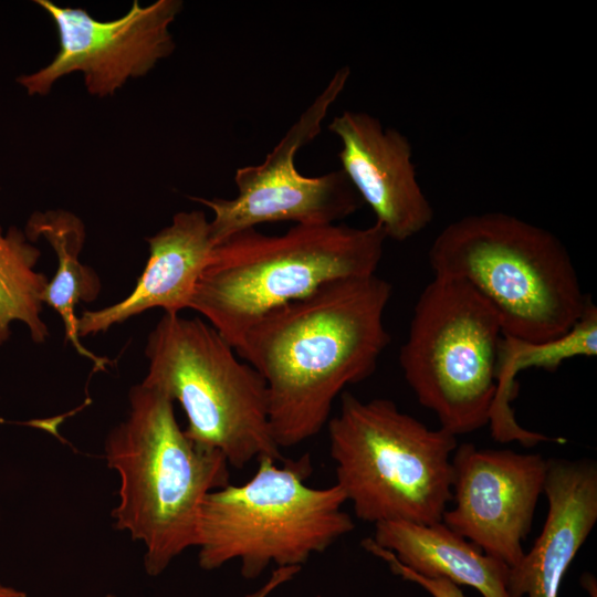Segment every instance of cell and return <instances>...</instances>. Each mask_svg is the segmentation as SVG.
I'll use <instances>...</instances> for the list:
<instances>
[{
  "instance_id": "6da1fadb",
  "label": "cell",
  "mask_w": 597,
  "mask_h": 597,
  "mask_svg": "<svg viewBox=\"0 0 597 597\" xmlns=\"http://www.w3.org/2000/svg\"><path fill=\"white\" fill-rule=\"evenodd\" d=\"M392 286L377 274L328 282L258 320L234 348L266 385L280 449L326 427L334 401L374 374L390 344L384 314Z\"/></svg>"
},
{
  "instance_id": "7a4b0ae2",
  "label": "cell",
  "mask_w": 597,
  "mask_h": 597,
  "mask_svg": "<svg viewBox=\"0 0 597 597\" xmlns=\"http://www.w3.org/2000/svg\"><path fill=\"white\" fill-rule=\"evenodd\" d=\"M128 412L105 441V459L119 476L112 516L118 530L145 548L148 575L161 574L196 546L206 496L229 484L226 457L190 440L161 391L135 385Z\"/></svg>"
},
{
  "instance_id": "3957f363",
  "label": "cell",
  "mask_w": 597,
  "mask_h": 597,
  "mask_svg": "<svg viewBox=\"0 0 597 597\" xmlns=\"http://www.w3.org/2000/svg\"><path fill=\"white\" fill-rule=\"evenodd\" d=\"M386 240L376 222L366 228L295 224L277 235L255 228L237 232L213 247L189 308L235 348L270 311L328 282L376 274Z\"/></svg>"
},
{
  "instance_id": "277c9868",
  "label": "cell",
  "mask_w": 597,
  "mask_h": 597,
  "mask_svg": "<svg viewBox=\"0 0 597 597\" xmlns=\"http://www.w3.org/2000/svg\"><path fill=\"white\" fill-rule=\"evenodd\" d=\"M434 276L463 281L496 313L503 335L554 339L572 328L590 296L548 230L504 212L462 217L433 240Z\"/></svg>"
},
{
  "instance_id": "5b68a950",
  "label": "cell",
  "mask_w": 597,
  "mask_h": 597,
  "mask_svg": "<svg viewBox=\"0 0 597 597\" xmlns=\"http://www.w3.org/2000/svg\"><path fill=\"white\" fill-rule=\"evenodd\" d=\"M326 427L335 484L358 520L441 522L452 500L455 436L427 427L390 399L362 400L346 390Z\"/></svg>"
},
{
  "instance_id": "8992f818",
  "label": "cell",
  "mask_w": 597,
  "mask_h": 597,
  "mask_svg": "<svg viewBox=\"0 0 597 597\" xmlns=\"http://www.w3.org/2000/svg\"><path fill=\"white\" fill-rule=\"evenodd\" d=\"M310 472L307 457L282 467L261 458L248 481L210 492L197 528L199 566L212 570L237 559L252 579L270 565L300 568L350 533L355 523L343 510L342 490L308 485Z\"/></svg>"
},
{
  "instance_id": "52a82bcc",
  "label": "cell",
  "mask_w": 597,
  "mask_h": 597,
  "mask_svg": "<svg viewBox=\"0 0 597 597\" xmlns=\"http://www.w3.org/2000/svg\"><path fill=\"white\" fill-rule=\"evenodd\" d=\"M142 384L177 401L186 436L242 469L261 458L283 459L269 420L266 385L206 321L164 314L147 337Z\"/></svg>"
},
{
  "instance_id": "ba28073f",
  "label": "cell",
  "mask_w": 597,
  "mask_h": 597,
  "mask_svg": "<svg viewBox=\"0 0 597 597\" xmlns=\"http://www.w3.org/2000/svg\"><path fill=\"white\" fill-rule=\"evenodd\" d=\"M502 336L494 310L463 281L433 275L421 291L399 365L439 428L458 437L489 425Z\"/></svg>"
},
{
  "instance_id": "9c48e42d",
  "label": "cell",
  "mask_w": 597,
  "mask_h": 597,
  "mask_svg": "<svg viewBox=\"0 0 597 597\" xmlns=\"http://www.w3.org/2000/svg\"><path fill=\"white\" fill-rule=\"evenodd\" d=\"M349 74L348 66L335 72L323 92L261 164L237 169L238 195L234 198L191 197L213 213L210 231L214 245L260 223L333 224L360 208L363 201L342 169L307 177L295 166L297 151L320 134L322 122L344 90Z\"/></svg>"
},
{
  "instance_id": "30bf717a",
  "label": "cell",
  "mask_w": 597,
  "mask_h": 597,
  "mask_svg": "<svg viewBox=\"0 0 597 597\" xmlns=\"http://www.w3.org/2000/svg\"><path fill=\"white\" fill-rule=\"evenodd\" d=\"M35 2L53 19L60 50L48 65L18 78L31 96L49 94L56 81L74 72L83 74L91 95L109 96L175 50L169 27L182 9L180 0H157L146 7L135 0L123 17L109 21L50 0Z\"/></svg>"
},
{
  "instance_id": "8fae6325",
  "label": "cell",
  "mask_w": 597,
  "mask_h": 597,
  "mask_svg": "<svg viewBox=\"0 0 597 597\" xmlns=\"http://www.w3.org/2000/svg\"><path fill=\"white\" fill-rule=\"evenodd\" d=\"M451 462L454 503L441 521L485 554L515 566L525 554L522 543L544 491L547 459L462 443Z\"/></svg>"
},
{
  "instance_id": "7c38bea8",
  "label": "cell",
  "mask_w": 597,
  "mask_h": 597,
  "mask_svg": "<svg viewBox=\"0 0 597 597\" xmlns=\"http://www.w3.org/2000/svg\"><path fill=\"white\" fill-rule=\"evenodd\" d=\"M328 130L342 143V170L387 239L406 241L430 224L433 208L419 185L411 145L402 133L356 111L335 116Z\"/></svg>"
},
{
  "instance_id": "4fadbf2b",
  "label": "cell",
  "mask_w": 597,
  "mask_h": 597,
  "mask_svg": "<svg viewBox=\"0 0 597 597\" xmlns=\"http://www.w3.org/2000/svg\"><path fill=\"white\" fill-rule=\"evenodd\" d=\"M547 514L533 547L510 568V597H558L561 584L597 522L594 460L547 459Z\"/></svg>"
},
{
  "instance_id": "5bb4252c",
  "label": "cell",
  "mask_w": 597,
  "mask_h": 597,
  "mask_svg": "<svg viewBox=\"0 0 597 597\" xmlns=\"http://www.w3.org/2000/svg\"><path fill=\"white\" fill-rule=\"evenodd\" d=\"M149 258L134 290L122 301L84 311L80 336L96 335L151 308L176 315L189 308L196 283L214 247L205 211H180L170 224L146 238Z\"/></svg>"
},
{
  "instance_id": "9a60e30c",
  "label": "cell",
  "mask_w": 597,
  "mask_h": 597,
  "mask_svg": "<svg viewBox=\"0 0 597 597\" xmlns=\"http://www.w3.org/2000/svg\"><path fill=\"white\" fill-rule=\"evenodd\" d=\"M371 541L418 575L470 586L483 597H510V567L485 554L442 521L432 524L406 521L377 523Z\"/></svg>"
},
{
  "instance_id": "2e32d148",
  "label": "cell",
  "mask_w": 597,
  "mask_h": 597,
  "mask_svg": "<svg viewBox=\"0 0 597 597\" xmlns=\"http://www.w3.org/2000/svg\"><path fill=\"white\" fill-rule=\"evenodd\" d=\"M596 354L597 307L591 297L572 328L554 339L527 342L503 335L499 345L496 391L489 421L493 439L502 443L517 441L527 448L541 442L564 441L526 430L517 423L511 407L519 389L515 379L526 369L556 371L568 359L594 357Z\"/></svg>"
},
{
  "instance_id": "e0dca14e",
  "label": "cell",
  "mask_w": 597,
  "mask_h": 597,
  "mask_svg": "<svg viewBox=\"0 0 597 597\" xmlns=\"http://www.w3.org/2000/svg\"><path fill=\"white\" fill-rule=\"evenodd\" d=\"M28 239L44 238L57 256V269L45 289L43 303L52 307L62 318L66 343L92 360L98 369L109 363L90 352L80 341L75 306L78 302H93L100 294L102 284L96 272L81 263L80 253L85 242V226L74 213L62 210H46L33 213L27 224Z\"/></svg>"
},
{
  "instance_id": "ac0fdd59",
  "label": "cell",
  "mask_w": 597,
  "mask_h": 597,
  "mask_svg": "<svg viewBox=\"0 0 597 597\" xmlns=\"http://www.w3.org/2000/svg\"><path fill=\"white\" fill-rule=\"evenodd\" d=\"M40 256L25 233L11 227L3 234L0 227V344L8 339L13 321L27 325L34 343H44L49 336L41 317L49 280L34 270Z\"/></svg>"
},
{
  "instance_id": "d6986e66",
  "label": "cell",
  "mask_w": 597,
  "mask_h": 597,
  "mask_svg": "<svg viewBox=\"0 0 597 597\" xmlns=\"http://www.w3.org/2000/svg\"><path fill=\"white\" fill-rule=\"evenodd\" d=\"M363 547L383 558L395 574L422 587L431 597H465L460 589V586L450 580L443 578H427L406 568L390 552L377 546L371 538H366L363 542Z\"/></svg>"
},
{
  "instance_id": "ffe728a7",
  "label": "cell",
  "mask_w": 597,
  "mask_h": 597,
  "mask_svg": "<svg viewBox=\"0 0 597 597\" xmlns=\"http://www.w3.org/2000/svg\"><path fill=\"white\" fill-rule=\"evenodd\" d=\"M296 573L297 569L292 567L277 568L271 582L268 583L263 590L256 594V597H265L268 593H270L273 588H275L281 583L290 579Z\"/></svg>"
},
{
  "instance_id": "44dd1931",
  "label": "cell",
  "mask_w": 597,
  "mask_h": 597,
  "mask_svg": "<svg viewBox=\"0 0 597 597\" xmlns=\"http://www.w3.org/2000/svg\"><path fill=\"white\" fill-rule=\"evenodd\" d=\"M0 597H27V595L23 591L0 582Z\"/></svg>"
}]
</instances>
